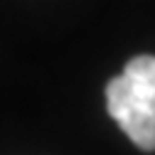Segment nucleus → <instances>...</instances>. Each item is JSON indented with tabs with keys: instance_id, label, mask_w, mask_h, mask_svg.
<instances>
[{
	"instance_id": "nucleus-1",
	"label": "nucleus",
	"mask_w": 155,
	"mask_h": 155,
	"mask_svg": "<svg viewBox=\"0 0 155 155\" xmlns=\"http://www.w3.org/2000/svg\"><path fill=\"white\" fill-rule=\"evenodd\" d=\"M106 106L111 118L140 150H155V57H135L121 76L108 81Z\"/></svg>"
}]
</instances>
